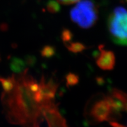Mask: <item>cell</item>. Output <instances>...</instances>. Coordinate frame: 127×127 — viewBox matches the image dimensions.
Returning <instances> with one entry per match:
<instances>
[{
    "label": "cell",
    "mask_w": 127,
    "mask_h": 127,
    "mask_svg": "<svg viewBox=\"0 0 127 127\" xmlns=\"http://www.w3.org/2000/svg\"><path fill=\"white\" fill-rule=\"evenodd\" d=\"M26 65L24 60L17 57H12L9 62L10 69L16 74L23 72L26 69Z\"/></svg>",
    "instance_id": "obj_6"
},
{
    "label": "cell",
    "mask_w": 127,
    "mask_h": 127,
    "mask_svg": "<svg viewBox=\"0 0 127 127\" xmlns=\"http://www.w3.org/2000/svg\"><path fill=\"white\" fill-rule=\"evenodd\" d=\"M57 1L62 4L69 5L75 4V3H77L80 1V0H57Z\"/></svg>",
    "instance_id": "obj_15"
},
{
    "label": "cell",
    "mask_w": 127,
    "mask_h": 127,
    "mask_svg": "<svg viewBox=\"0 0 127 127\" xmlns=\"http://www.w3.org/2000/svg\"><path fill=\"white\" fill-rule=\"evenodd\" d=\"M24 61L27 65L33 66L35 64L36 59L35 57L32 55H27L24 57Z\"/></svg>",
    "instance_id": "obj_14"
},
{
    "label": "cell",
    "mask_w": 127,
    "mask_h": 127,
    "mask_svg": "<svg viewBox=\"0 0 127 127\" xmlns=\"http://www.w3.org/2000/svg\"><path fill=\"white\" fill-rule=\"evenodd\" d=\"M109 123H110V125L112 127H125L124 125L120 124L118 123H116L115 121H110Z\"/></svg>",
    "instance_id": "obj_16"
},
{
    "label": "cell",
    "mask_w": 127,
    "mask_h": 127,
    "mask_svg": "<svg viewBox=\"0 0 127 127\" xmlns=\"http://www.w3.org/2000/svg\"><path fill=\"white\" fill-rule=\"evenodd\" d=\"M99 49L100 53L96 60L97 66L102 70H112L115 64V57L114 52L105 50L102 46H100Z\"/></svg>",
    "instance_id": "obj_5"
},
{
    "label": "cell",
    "mask_w": 127,
    "mask_h": 127,
    "mask_svg": "<svg viewBox=\"0 0 127 127\" xmlns=\"http://www.w3.org/2000/svg\"><path fill=\"white\" fill-rule=\"evenodd\" d=\"M71 20L79 27L88 29L94 26L98 17L96 5L92 0H82L77 2L70 11Z\"/></svg>",
    "instance_id": "obj_2"
},
{
    "label": "cell",
    "mask_w": 127,
    "mask_h": 127,
    "mask_svg": "<svg viewBox=\"0 0 127 127\" xmlns=\"http://www.w3.org/2000/svg\"><path fill=\"white\" fill-rule=\"evenodd\" d=\"M66 47L69 51L72 53H79L87 49V47L81 42H69L65 45Z\"/></svg>",
    "instance_id": "obj_9"
},
{
    "label": "cell",
    "mask_w": 127,
    "mask_h": 127,
    "mask_svg": "<svg viewBox=\"0 0 127 127\" xmlns=\"http://www.w3.org/2000/svg\"><path fill=\"white\" fill-rule=\"evenodd\" d=\"M110 94L120 100L124 107V111L127 112V94L118 89L113 88L111 91Z\"/></svg>",
    "instance_id": "obj_8"
},
{
    "label": "cell",
    "mask_w": 127,
    "mask_h": 127,
    "mask_svg": "<svg viewBox=\"0 0 127 127\" xmlns=\"http://www.w3.org/2000/svg\"><path fill=\"white\" fill-rule=\"evenodd\" d=\"M73 37L72 34L71 32L68 30H64L61 34V39L64 43L65 44H67L71 42Z\"/></svg>",
    "instance_id": "obj_13"
},
{
    "label": "cell",
    "mask_w": 127,
    "mask_h": 127,
    "mask_svg": "<svg viewBox=\"0 0 127 127\" xmlns=\"http://www.w3.org/2000/svg\"><path fill=\"white\" fill-rule=\"evenodd\" d=\"M0 84L5 93H10L15 87V80L14 78L0 77Z\"/></svg>",
    "instance_id": "obj_7"
},
{
    "label": "cell",
    "mask_w": 127,
    "mask_h": 127,
    "mask_svg": "<svg viewBox=\"0 0 127 127\" xmlns=\"http://www.w3.org/2000/svg\"><path fill=\"white\" fill-rule=\"evenodd\" d=\"M108 29L112 41L117 45L127 47V9L118 7L109 15Z\"/></svg>",
    "instance_id": "obj_1"
},
{
    "label": "cell",
    "mask_w": 127,
    "mask_h": 127,
    "mask_svg": "<svg viewBox=\"0 0 127 127\" xmlns=\"http://www.w3.org/2000/svg\"><path fill=\"white\" fill-rule=\"evenodd\" d=\"M47 10L51 13H56L58 12L60 9V6L58 2L54 0H50L47 3Z\"/></svg>",
    "instance_id": "obj_12"
},
{
    "label": "cell",
    "mask_w": 127,
    "mask_h": 127,
    "mask_svg": "<svg viewBox=\"0 0 127 127\" xmlns=\"http://www.w3.org/2000/svg\"><path fill=\"white\" fill-rule=\"evenodd\" d=\"M41 56L45 58H51L56 54V49L52 45H47L42 48L40 51Z\"/></svg>",
    "instance_id": "obj_10"
},
{
    "label": "cell",
    "mask_w": 127,
    "mask_h": 127,
    "mask_svg": "<svg viewBox=\"0 0 127 127\" xmlns=\"http://www.w3.org/2000/svg\"><path fill=\"white\" fill-rule=\"evenodd\" d=\"M66 85L68 87L75 86L79 82V76L73 72H69L65 76Z\"/></svg>",
    "instance_id": "obj_11"
},
{
    "label": "cell",
    "mask_w": 127,
    "mask_h": 127,
    "mask_svg": "<svg viewBox=\"0 0 127 127\" xmlns=\"http://www.w3.org/2000/svg\"><path fill=\"white\" fill-rule=\"evenodd\" d=\"M42 112L49 127H68L66 121L63 118L57 106L52 102L44 105Z\"/></svg>",
    "instance_id": "obj_4"
},
{
    "label": "cell",
    "mask_w": 127,
    "mask_h": 127,
    "mask_svg": "<svg viewBox=\"0 0 127 127\" xmlns=\"http://www.w3.org/2000/svg\"><path fill=\"white\" fill-rule=\"evenodd\" d=\"M115 114L106 99L98 100L94 104L90 109V116L95 123H102L109 121Z\"/></svg>",
    "instance_id": "obj_3"
}]
</instances>
